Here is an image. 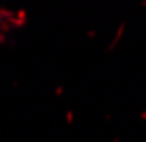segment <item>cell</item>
<instances>
[{
    "mask_svg": "<svg viewBox=\"0 0 146 142\" xmlns=\"http://www.w3.org/2000/svg\"><path fill=\"white\" fill-rule=\"evenodd\" d=\"M124 30H126V24L121 22V24H119V28H117V34H115V38H113V42L107 46V53H111L115 47L119 46V42H121V38H122V34H124Z\"/></svg>",
    "mask_w": 146,
    "mask_h": 142,
    "instance_id": "1",
    "label": "cell"
},
{
    "mask_svg": "<svg viewBox=\"0 0 146 142\" xmlns=\"http://www.w3.org/2000/svg\"><path fill=\"white\" fill-rule=\"evenodd\" d=\"M26 24H28V12L26 10H18L16 12V20L14 18L10 20V26H14V28H24Z\"/></svg>",
    "mask_w": 146,
    "mask_h": 142,
    "instance_id": "2",
    "label": "cell"
},
{
    "mask_svg": "<svg viewBox=\"0 0 146 142\" xmlns=\"http://www.w3.org/2000/svg\"><path fill=\"white\" fill-rule=\"evenodd\" d=\"M65 122H67L69 126L73 124V111H71V109H67V111H65Z\"/></svg>",
    "mask_w": 146,
    "mask_h": 142,
    "instance_id": "3",
    "label": "cell"
},
{
    "mask_svg": "<svg viewBox=\"0 0 146 142\" xmlns=\"http://www.w3.org/2000/svg\"><path fill=\"white\" fill-rule=\"evenodd\" d=\"M63 95V85H57L55 87V97H61Z\"/></svg>",
    "mask_w": 146,
    "mask_h": 142,
    "instance_id": "4",
    "label": "cell"
},
{
    "mask_svg": "<svg viewBox=\"0 0 146 142\" xmlns=\"http://www.w3.org/2000/svg\"><path fill=\"white\" fill-rule=\"evenodd\" d=\"M95 36H97V32H95V30H89V32H87V38H91V40H93Z\"/></svg>",
    "mask_w": 146,
    "mask_h": 142,
    "instance_id": "5",
    "label": "cell"
},
{
    "mask_svg": "<svg viewBox=\"0 0 146 142\" xmlns=\"http://www.w3.org/2000/svg\"><path fill=\"white\" fill-rule=\"evenodd\" d=\"M138 118H140V120H146V111H142V113L138 115Z\"/></svg>",
    "mask_w": 146,
    "mask_h": 142,
    "instance_id": "6",
    "label": "cell"
},
{
    "mask_svg": "<svg viewBox=\"0 0 146 142\" xmlns=\"http://www.w3.org/2000/svg\"><path fill=\"white\" fill-rule=\"evenodd\" d=\"M111 142H121V136H115V138H113Z\"/></svg>",
    "mask_w": 146,
    "mask_h": 142,
    "instance_id": "7",
    "label": "cell"
},
{
    "mask_svg": "<svg viewBox=\"0 0 146 142\" xmlns=\"http://www.w3.org/2000/svg\"><path fill=\"white\" fill-rule=\"evenodd\" d=\"M2 42H4V36H2V34H0V44H2Z\"/></svg>",
    "mask_w": 146,
    "mask_h": 142,
    "instance_id": "8",
    "label": "cell"
},
{
    "mask_svg": "<svg viewBox=\"0 0 146 142\" xmlns=\"http://www.w3.org/2000/svg\"><path fill=\"white\" fill-rule=\"evenodd\" d=\"M142 6H146V0H144V2H142Z\"/></svg>",
    "mask_w": 146,
    "mask_h": 142,
    "instance_id": "9",
    "label": "cell"
}]
</instances>
